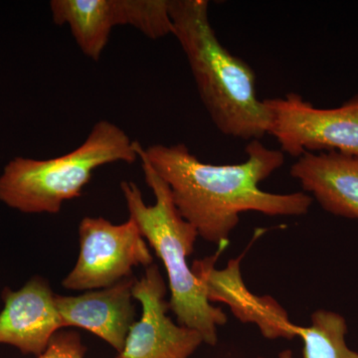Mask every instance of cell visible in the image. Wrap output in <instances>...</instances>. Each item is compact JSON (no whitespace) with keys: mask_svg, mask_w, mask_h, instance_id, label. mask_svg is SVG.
<instances>
[{"mask_svg":"<svg viewBox=\"0 0 358 358\" xmlns=\"http://www.w3.org/2000/svg\"><path fill=\"white\" fill-rule=\"evenodd\" d=\"M136 150L169 186L181 216L210 243L227 245L245 212L303 216L313 204L306 192L277 194L259 187L285 162L281 150H271L261 141H250L245 162L221 166L202 162L185 143L145 148L138 141Z\"/></svg>","mask_w":358,"mask_h":358,"instance_id":"cell-1","label":"cell"},{"mask_svg":"<svg viewBox=\"0 0 358 358\" xmlns=\"http://www.w3.org/2000/svg\"><path fill=\"white\" fill-rule=\"evenodd\" d=\"M173 36L185 52L201 102L218 131L260 141L270 131V113L257 94L256 74L222 43L209 20L206 0H169Z\"/></svg>","mask_w":358,"mask_h":358,"instance_id":"cell-2","label":"cell"},{"mask_svg":"<svg viewBox=\"0 0 358 358\" xmlns=\"http://www.w3.org/2000/svg\"><path fill=\"white\" fill-rule=\"evenodd\" d=\"M141 160L145 182L154 192L155 203L145 204L140 187L133 181H122L129 218L138 224L141 234L162 260L169 278V308L178 324L195 329L203 343L214 346L218 341V327L227 324V315L211 305L201 282L188 265L199 233L179 213L171 188L155 173L147 159Z\"/></svg>","mask_w":358,"mask_h":358,"instance_id":"cell-3","label":"cell"},{"mask_svg":"<svg viewBox=\"0 0 358 358\" xmlns=\"http://www.w3.org/2000/svg\"><path fill=\"white\" fill-rule=\"evenodd\" d=\"M138 141L110 121L96 122L81 145L49 159L16 157L0 176V201L27 214H57L81 196L98 167L138 159Z\"/></svg>","mask_w":358,"mask_h":358,"instance_id":"cell-4","label":"cell"},{"mask_svg":"<svg viewBox=\"0 0 358 358\" xmlns=\"http://www.w3.org/2000/svg\"><path fill=\"white\" fill-rule=\"evenodd\" d=\"M270 113L268 134L284 155L336 152L358 157V94L341 107L320 109L296 93L264 100Z\"/></svg>","mask_w":358,"mask_h":358,"instance_id":"cell-5","label":"cell"},{"mask_svg":"<svg viewBox=\"0 0 358 358\" xmlns=\"http://www.w3.org/2000/svg\"><path fill=\"white\" fill-rule=\"evenodd\" d=\"M77 262L62 281L71 291L108 288L133 275V268H147L154 257L138 224L129 218L115 225L103 217H84L79 225Z\"/></svg>","mask_w":358,"mask_h":358,"instance_id":"cell-6","label":"cell"},{"mask_svg":"<svg viewBox=\"0 0 358 358\" xmlns=\"http://www.w3.org/2000/svg\"><path fill=\"white\" fill-rule=\"evenodd\" d=\"M53 22L68 25L80 50L99 61L115 26L129 25L150 39L164 29L166 13L159 0H52Z\"/></svg>","mask_w":358,"mask_h":358,"instance_id":"cell-7","label":"cell"},{"mask_svg":"<svg viewBox=\"0 0 358 358\" xmlns=\"http://www.w3.org/2000/svg\"><path fill=\"white\" fill-rule=\"evenodd\" d=\"M167 287L155 264L136 279L133 296L140 301L143 313L129 329L126 343L115 358H189L203 343L195 329L176 324L167 310Z\"/></svg>","mask_w":358,"mask_h":358,"instance_id":"cell-8","label":"cell"},{"mask_svg":"<svg viewBox=\"0 0 358 358\" xmlns=\"http://www.w3.org/2000/svg\"><path fill=\"white\" fill-rule=\"evenodd\" d=\"M226 244L219 245L213 256L195 260L192 271L201 282L208 301L224 303L243 324H253L268 339L296 338V326L288 313L271 296H259L252 293L242 279L241 258L232 259L223 270L215 265Z\"/></svg>","mask_w":358,"mask_h":358,"instance_id":"cell-9","label":"cell"},{"mask_svg":"<svg viewBox=\"0 0 358 358\" xmlns=\"http://www.w3.org/2000/svg\"><path fill=\"white\" fill-rule=\"evenodd\" d=\"M55 294L44 278L35 275L18 291L2 292L0 345H13L22 355L38 357L63 327Z\"/></svg>","mask_w":358,"mask_h":358,"instance_id":"cell-10","label":"cell"},{"mask_svg":"<svg viewBox=\"0 0 358 358\" xmlns=\"http://www.w3.org/2000/svg\"><path fill=\"white\" fill-rule=\"evenodd\" d=\"M136 279L131 275L108 288L92 289L79 296L55 294L63 327L88 331L121 352L129 329L136 322L133 305Z\"/></svg>","mask_w":358,"mask_h":358,"instance_id":"cell-11","label":"cell"},{"mask_svg":"<svg viewBox=\"0 0 358 358\" xmlns=\"http://www.w3.org/2000/svg\"><path fill=\"white\" fill-rule=\"evenodd\" d=\"M289 173L324 210L358 222V157L336 152H306Z\"/></svg>","mask_w":358,"mask_h":358,"instance_id":"cell-12","label":"cell"},{"mask_svg":"<svg viewBox=\"0 0 358 358\" xmlns=\"http://www.w3.org/2000/svg\"><path fill=\"white\" fill-rule=\"evenodd\" d=\"M348 322L336 312L317 310L310 315L308 327L296 326V336L303 343V358H358V352L346 343Z\"/></svg>","mask_w":358,"mask_h":358,"instance_id":"cell-13","label":"cell"},{"mask_svg":"<svg viewBox=\"0 0 358 358\" xmlns=\"http://www.w3.org/2000/svg\"><path fill=\"white\" fill-rule=\"evenodd\" d=\"M86 345L77 331H59L52 338L46 350L37 358H85Z\"/></svg>","mask_w":358,"mask_h":358,"instance_id":"cell-14","label":"cell"},{"mask_svg":"<svg viewBox=\"0 0 358 358\" xmlns=\"http://www.w3.org/2000/svg\"><path fill=\"white\" fill-rule=\"evenodd\" d=\"M257 358H265L263 357H259ZM278 358H294L293 352H292V350H282V352H280L279 357Z\"/></svg>","mask_w":358,"mask_h":358,"instance_id":"cell-15","label":"cell"}]
</instances>
